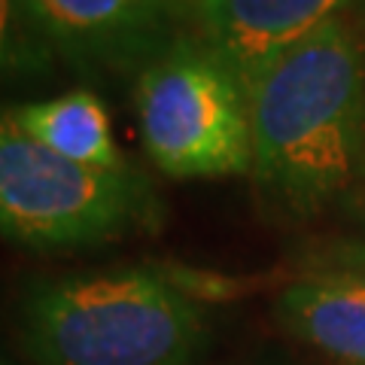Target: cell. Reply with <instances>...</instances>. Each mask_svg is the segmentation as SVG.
<instances>
[{
    "label": "cell",
    "instance_id": "cell-1",
    "mask_svg": "<svg viewBox=\"0 0 365 365\" xmlns=\"http://www.w3.org/2000/svg\"><path fill=\"white\" fill-rule=\"evenodd\" d=\"M253 186L283 220H314L365 186V37L356 9L280 55L247 88Z\"/></svg>",
    "mask_w": 365,
    "mask_h": 365
},
{
    "label": "cell",
    "instance_id": "cell-2",
    "mask_svg": "<svg viewBox=\"0 0 365 365\" xmlns=\"http://www.w3.org/2000/svg\"><path fill=\"white\" fill-rule=\"evenodd\" d=\"M19 319L37 365H192L207 341L198 302L146 265L34 277Z\"/></svg>",
    "mask_w": 365,
    "mask_h": 365
},
{
    "label": "cell",
    "instance_id": "cell-3",
    "mask_svg": "<svg viewBox=\"0 0 365 365\" xmlns=\"http://www.w3.org/2000/svg\"><path fill=\"white\" fill-rule=\"evenodd\" d=\"M155 222L158 198L134 168L67 162L0 107V237L28 250H88Z\"/></svg>",
    "mask_w": 365,
    "mask_h": 365
},
{
    "label": "cell",
    "instance_id": "cell-4",
    "mask_svg": "<svg viewBox=\"0 0 365 365\" xmlns=\"http://www.w3.org/2000/svg\"><path fill=\"white\" fill-rule=\"evenodd\" d=\"M140 140L174 180L237 177L253 168L247 88L195 31H186L134 83Z\"/></svg>",
    "mask_w": 365,
    "mask_h": 365
},
{
    "label": "cell",
    "instance_id": "cell-5",
    "mask_svg": "<svg viewBox=\"0 0 365 365\" xmlns=\"http://www.w3.org/2000/svg\"><path fill=\"white\" fill-rule=\"evenodd\" d=\"M55 58L91 83L140 76L192 31L186 0H25Z\"/></svg>",
    "mask_w": 365,
    "mask_h": 365
},
{
    "label": "cell",
    "instance_id": "cell-6",
    "mask_svg": "<svg viewBox=\"0 0 365 365\" xmlns=\"http://www.w3.org/2000/svg\"><path fill=\"white\" fill-rule=\"evenodd\" d=\"M359 4L362 0H195L192 31L250 88L280 55Z\"/></svg>",
    "mask_w": 365,
    "mask_h": 365
},
{
    "label": "cell",
    "instance_id": "cell-7",
    "mask_svg": "<svg viewBox=\"0 0 365 365\" xmlns=\"http://www.w3.org/2000/svg\"><path fill=\"white\" fill-rule=\"evenodd\" d=\"M280 326L341 365H365V277L326 271L292 280L274 302Z\"/></svg>",
    "mask_w": 365,
    "mask_h": 365
},
{
    "label": "cell",
    "instance_id": "cell-8",
    "mask_svg": "<svg viewBox=\"0 0 365 365\" xmlns=\"http://www.w3.org/2000/svg\"><path fill=\"white\" fill-rule=\"evenodd\" d=\"M9 113L21 131L67 162L95 170L131 168L113 137L107 104L91 88H73L46 101L16 104Z\"/></svg>",
    "mask_w": 365,
    "mask_h": 365
},
{
    "label": "cell",
    "instance_id": "cell-9",
    "mask_svg": "<svg viewBox=\"0 0 365 365\" xmlns=\"http://www.w3.org/2000/svg\"><path fill=\"white\" fill-rule=\"evenodd\" d=\"M55 52L34 25L25 0H0V79L37 83L55 73Z\"/></svg>",
    "mask_w": 365,
    "mask_h": 365
},
{
    "label": "cell",
    "instance_id": "cell-10",
    "mask_svg": "<svg viewBox=\"0 0 365 365\" xmlns=\"http://www.w3.org/2000/svg\"><path fill=\"white\" fill-rule=\"evenodd\" d=\"M356 16H359V25H362V37H365V6H356Z\"/></svg>",
    "mask_w": 365,
    "mask_h": 365
},
{
    "label": "cell",
    "instance_id": "cell-11",
    "mask_svg": "<svg viewBox=\"0 0 365 365\" xmlns=\"http://www.w3.org/2000/svg\"><path fill=\"white\" fill-rule=\"evenodd\" d=\"M0 365H16V362H13V359H9V356H6V353H4V350H0Z\"/></svg>",
    "mask_w": 365,
    "mask_h": 365
},
{
    "label": "cell",
    "instance_id": "cell-12",
    "mask_svg": "<svg viewBox=\"0 0 365 365\" xmlns=\"http://www.w3.org/2000/svg\"><path fill=\"white\" fill-rule=\"evenodd\" d=\"M186 4H189V6H195V0H186Z\"/></svg>",
    "mask_w": 365,
    "mask_h": 365
},
{
    "label": "cell",
    "instance_id": "cell-13",
    "mask_svg": "<svg viewBox=\"0 0 365 365\" xmlns=\"http://www.w3.org/2000/svg\"><path fill=\"white\" fill-rule=\"evenodd\" d=\"M359 6H365V0H362V4H359Z\"/></svg>",
    "mask_w": 365,
    "mask_h": 365
}]
</instances>
